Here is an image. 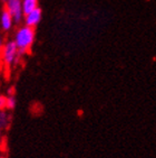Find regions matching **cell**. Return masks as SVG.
Masks as SVG:
<instances>
[{"label":"cell","instance_id":"cell-1","mask_svg":"<svg viewBox=\"0 0 156 158\" xmlns=\"http://www.w3.org/2000/svg\"><path fill=\"white\" fill-rule=\"evenodd\" d=\"M35 38H36L35 28L28 27V26L24 25V26H20V27L17 28L12 40L15 42L16 46L18 47L19 51L26 54L31 48V46L35 42Z\"/></svg>","mask_w":156,"mask_h":158},{"label":"cell","instance_id":"cell-2","mask_svg":"<svg viewBox=\"0 0 156 158\" xmlns=\"http://www.w3.org/2000/svg\"><path fill=\"white\" fill-rule=\"evenodd\" d=\"M24 55V53L20 52L18 47L16 46L14 40H8V42L5 43L2 49L0 52V60H1V63L5 66L10 69L18 62H20Z\"/></svg>","mask_w":156,"mask_h":158},{"label":"cell","instance_id":"cell-3","mask_svg":"<svg viewBox=\"0 0 156 158\" xmlns=\"http://www.w3.org/2000/svg\"><path fill=\"white\" fill-rule=\"evenodd\" d=\"M5 8L10 12L15 24L19 25L24 21V12L21 8V0H7L5 2Z\"/></svg>","mask_w":156,"mask_h":158},{"label":"cell","instance_id":"cell-4","mask_svg":"<svg viewBox=\"0 0 156 158\" xmlns=\"http://www.w3.org/2000/svg\"><path fill=\"white\" fill-rule=\"evenodd\" d=\"M41 17H42V11H41V9L38 7V8H36L33 11L29 12V14H27V15H25V17H24L25 26L35 28L37 25L40 23Z\"/></svg>","mask_w":156,"mask_h":158},{"label":"cell","instance_id":"cell-5","mask_svg":"<svg viewBox=\"0 0 156 158\" xmlns=\"http://www.w3.org/2000/svg\"><path fill=\"white\" fill-rule=\"evenodd\" d=\"M15 25V21H14V18L12 16L10 15V12L5 8L2 9L1 14H0V27L3 31H9L12 29Z\"/></svg>","mask_w":156,"mask_h":158},{"label":"cell","instance_id":"cell-6","mask_svg":"<svg viewBox=\"0 0 156 158\" xmlns=\"http://www.w3.org/2000/svg\"><path fill=\"white\" fill-rule=\"evenodd\" d=\"M38 7H39L38 0H21V8H22L24 15H27L29 12L33 11Z\"/></svg>","mask_w":156,"mask_h":158},{"label":"cell","instance_id":"cell-7","mask_svg":"<svg viewBox=\"0 0 156 158\" xmlns=\"http://www.w3.org/2000/svg\"><path fill=\"white\" fill-rule=\"evenodd\" d=\"M9 123V116L5 110H0V129L5 130Z\"/></svg>","mask_w":156,"mask_h":158},{"label":"cell","instance_id":"cell-8","mask_svg":"<svg viewBox=\"0 0 156 158\" xmlns=\"http://www.w3.org/2000/svg\"><path fill=\"white\" fill-rule=\"evenodd\" d=\"M16 104H17V101H16L15 95L9 94L6 99V109L8 110H14L16 108Z\"/></svg>","mask_w":156,"mask_h":158},{"label":"cell","instance_id":"cell-9","mask_svg":"<svg viewBox=\"0 0 156 158\" xmlns=\"http://www.w3.org/2000/svg\"><path fill=\"white\" fill-rule=\"evenodd\" d=\"M6 99H7L6 95L0 94V110L6 109Z\"/></svg>","mask_w":156,"mask_h":158},{"label":"cell","instance_id":"cell-10","mask_svg":"<svg viewBox=\"0 0 156 158\" xmlns=\"http://www.w3.org/2000/svg\"><path fill=\"white\" fill-rule=\"evenodd\" d=\"M3 45H5V40H3V36L0 34V52H1V49H2Z\"/></svg>","mask_w":156,"mask_h":158},{"label":"cell","instance_id":"cell-11","mask_svg":"<svg viewBox=\"0 0 156 158\" xmlns=\"http://www.w3.org/2000/svg\"><path fill=\"white\" fill-rule=\"evenodd\" d=\"M2 129H0V147H1V138H2Z\"/></svg>","mask_w":156,"mask_h":158},{"label":"cell","instance_id":"cell-12","mask_svg":"<svg viewBox=\"0 0 156 158\" xmlns=\"http://www.w3.org/2000/svg\"><path fill=\"white\" fill-rule=\"evenodd\" d=\"M0 158H6V157H5L3 155H0Z\"/></svg>","mask_w":156,"mask_h":158},{"label":"cell","instance_id":"cell-13","mask_svg":"<svg viewBox=\"0 0 156 158\" xmlns=\"http://www.w3.org/2000/svg\"><path fill=\"white\" fill-rule=\"evenodd\" d=\"M1 1H2V2L5 3V2H6V1H7V0H1Z\"/></svg>","mask_w":156,"mask_h":158}]
</instances>
